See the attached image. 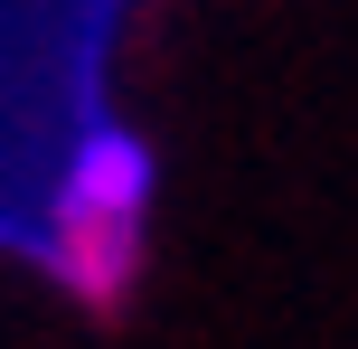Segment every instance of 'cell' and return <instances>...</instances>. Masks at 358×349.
<instances>
[{"mask_svg": "<svg viewBox=\"0 0 358 349\" xmlns=\"http://www.w3.org/2000/svg\"><path fill=\"white\" fill-rule=\"evenodd\" d=\"M142 199H151V151L132 142V132H94V142L76 151L66 189H57V264H66L94 302H113L123 274H132Z\"/></svg>", "mask_w": 358, "mask_h": 349, "instance_id": "1", "label": "cell"}]
</instances>
